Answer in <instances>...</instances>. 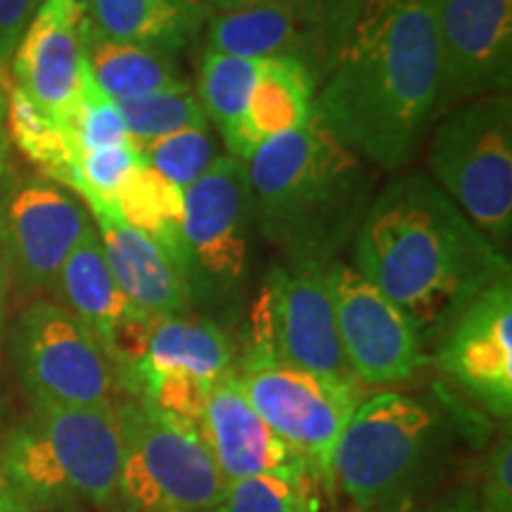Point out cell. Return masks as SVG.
Segmentation results:
<instances>
[{"label": "cell", "instance_id": "cell-1", "mask_svg": "<svg viewBox=\"0 0 512 512\" xmlns=\"http://www.w3.org/2000/svg\"><path fill=\"white\" fill-rule=\"evenodd\" d=\"M313 119L382 169L413 157L441 93L437 0H358Z\"/></svg>", "mask_w": 512, "mask_h": 512}, {"label": "cell", "instance_id": "cell-2", "mask_svg": "<svg viewBox=\"0 0 512 512\" xmlns=\"http://www.w3.org/2000/svg\"><path fill=\"white\" fill-rule=\"evenodd\" d=\"M354 259L356 271L399 306L420 337L510 275L501 249L425 174L396 178L368 204Z\"/></svg>", "mask_w": 512, "mask_h": 512}, {"label": "cell", "instance_id": "cell-3", "mask_svg": "<svg viewBox=\"0 0 512 512\" xmlns=\"http://www.w3.org/2000/svg\"><path fill=\"white\" fill-rule=\"evenodd\" d=\"M245 169L254 226L290 256V264H330L370 204L363 159L313 117L261 143Z\"/></svg>", "mask_w": 512, "mask_h": 512}, {"label": "cell", "instance_id": "cell-4", "mask_svg": "<svg viewBox=\"0 0 512 512\" xmlns=\"http://www.w3.org/2000/svg\"><path fill=\"white\" fill-rule=\"evenodd\" d=\"M124 437L117 403L95 408L34 401L0 453V479L34 508L117 501Z\"/></svg>", "mask_w": 512, "mask_h": 512}, {"label": "cell", "instance_id": "cell-5", "mask_svg": "<svg viewBox=\"0 0 512 512\" xmlns=\"http://www.w3.org/2000/svg\"><path fill=\"white\" fill-rule=\"evenodd\" d=\"M432 181L494 245L512 235V100L491 93L453 107L430 145Z\"/></svg>", "mask_w": 512, "mask_h": 512}, {"label": "cell", "instance_id": "cell-6", "mask_svg": "<svg viewBox=\"0 0 512 512\" xmlns=\"http://www.w3.org/2000/svg\"><path fill=\"white\" fill-rule=\"evenodd\" d=\"M124 453L117 501L128 512H211L221 501L219 467L200 427L128 396L117 401Z\"/></svg>", "mask_w": 512, "mask_h": 512}, {"label": "cell", "instance_id": "cell-7", "mask_svg": "<svg viewBox=\"0 0 512 512\" xmlns=\"http://www.w3.org/2000/svg\"><path fill=\"white\" fill-rule=\"evenodd\" d=\"M437 413L425 401L382 392L356 406L330 463V479L363 510L384 508L425 463Z\"/></svg>", "mask_w": 512, "mask_h": 512}, {"label": "cell", "instance_id": "cell-8", "mask_svg": "<svg viewBox=\"0 0 512 512\" xmlns=\"http://www.w3.org/2000/svg\"><path fill=\"white\" fill-rule=\"evenodd\" d=\"M245 351L361 387L339 342L328 264L299 261L268 271L249 316Z\"/></svg>", "mask_w": 512, "mask_h": 512}, {"label": "cell", "instance_id": "cell-9", "mask_svg": "<svg viewBox=\"0 0 512 512\" xmlns=\"http://www.w3.org/2000/svg\"><path fill=\"white\" fill-rule=\"evenodd\" d=\"M183 273L190 299L228 304L240 299L249 275L252 192L245 162L221 155L183 190Z\"/></svg>", "mask_w": 512, "mask_h": 512}, {"label": "cell", "instance_id": "cell-10", "mask_svg": "<svg viewBox=\"0 0 512 512\" xmlns=\"http://www.w3.org/2000/svg\"><path fill=\"white\" fill-rule=\"evenodd\" d=\"M233 375L275 437L304 460L313 477L330 479L332 453L363 401V387L325 380L247 351L233 366Z\"/></svg>", "mask_w": 512, "mask_h": 512}, {"label": "cell", "instance_id": "cell-11", "mask_svg": "<svg viewBox=\"0 0 512 512\" xmlns=\"http://www.w3.org/2000/svg\"><path fill=\"white\" fill-rule=\"evenodd\" d=\"M15 358L38 403L74 408L117 403L121 387L110 354L62 304L43 299L19 316Z\"/></svg>", "mask_w": 512, "mask_h": 512}, {"label": "cell", "instance_id": "cell-12", "mask_svg": "<svg viewBox=\"0 0 512 512\" xmlns=\"http://www.w3.org/2000/svg\"><path fill=\"white\" fill-rule=\"evenodd\" d=\"M88 226L86 207L46 176L10 178L0 188V259L24 290H55Z\"/></svg>", "mask_w": 512, "mask_h": 512}, {"label": "cell", "instance_id": "cell-13", "mask_svg": "<svg viewBox=\"0 0 512 512\" xmlns=\"http://www.w3.org/2000/svg\"><path fill=\"white\" fill-rule=\"evenodd\" d=\"M358 0H266L252 8L216 12L207 50L252 60L292 57L323 76L342 41Z\"/></svg>", "mask_w": 512, "mask_h": 512}, {"label": "cell", "instance_id": "cell-14", "mask_svg": "<svg viewBox=\"0 0 512 512\" xmlns=\"http://www.w3.org/2000/svg\"><path fill=\"white\" fill-rule=\"evenodd\" d=\"M328 280L339 342L361 387H389L413 380L425 363L422 337L354 266L330 261Z\"/></svg>", "mask_w": 512, "mask_h": 512}, {"label": "cell", "instance_id": "cell-15", "mask_svg": "<svg viewBox=\"0 0 512 512\" xmlns=\"http://www.w3.org/2000/svg\"><path fill=\"white\" fill-rule=\"evenodd\" d=\"M441 93L437 112L510 93L512 0H437Z\"/></svg>", "mask_w": 512, "mask_h": 512}, {"label": "cell", "instance_id": "cell-16", "mask_svg": "<svg viewBox=\"0 0 512 512\" xmlns=\"http://www.w3.org/2000/svg\"><path fill=\"white\" fill-rule=\"evenodd\" d=\"M441 373L498 418L512 411L510 275L477 294L451 323L437 351Z\"/></svg>", "mask_w": 512, "mask_h": 512}, {"label": "cell", "instance_id": "cell-17", "mask_svg": "<svg viewBox=\"0 0 512 512\" xmlns=\"http://www.w3.org/2000/svg\"><path fill=\"white\" fill-rule=\"evenodd\" d=\"M88 15L72 0H43L12 55V83L67 133L86 81ZM69 138V136H67Z\"/></svg>", "mask_w": 512, "mask_h": 512}, {"label": "cell", "instance_id": "cell-18", "mask_svg": "<svg viewBox=\"0 0 512 512\" xmlns=\"http://www.w3.org/2000/svg\"><path fill=\"white\" fill-rule=\"evenodd\" d=\"M200 434L223 482L302 467L309 470L304 460L283 439L275 437L271 427L254 411L233 370L211 387Z\"/></svg>", "mask_w": 512, "mask_h": 512}, {"label": "cell", "instance_id": "cell-19", "mask_svg": "<svg viewBox=\"0 0 512 512\" xmlns=\"http://www.w3.org/2000/svg\"><path fill=\"white\" fill-rule=\"evenodd\" d=\"M93 221L110 271L128 302L152 318L183 316L192 299L181 266L169 252L121 216L95 214Z\"/></svg>", "mask_w": 512, "mask_h": 512}, {"label": "cell", "instance_id": "cell-20", "mask_svg": "<svg viewBox=\"0 0 512 512\" xmlns=\"http://www.w3.org/2000/svg\"><path fill=\"white\" fill-rule=\"evenodd\" d=\"M316 81L309 69L292 57H268L261 67L245 119L228 155L245 159L266 140L297 131L313 117Z\"/></svg>", "mask_w": 512, "mask_h": 512}, {"label": "cell", "instance_id": "cell-21", "mask_svg": "<svg viewBox=\"0 0 512 512\" xmlns=\"http://www.w3.org/2000/svg\"><path fill=\"white\" fill-rule=\"evenodd\" d=\"M53 292L60 294L64 309L79 318L100 339L102 347H107L121 323L140 313L119 290L95 223L88 226L79 245L67 256Z\"/></svg>", "mask_w": 512, "mask_h": 512}, {"label": "cell", "instance_id": "cell-22", "mask_svg": "<svg viewBox=\"0 0 512 512\" xmlns=\"http://www.w3.org/2000/svg\"><path fill=\"white\" fill-rule=\"evenodd\" d=\"M233 366L235 349L226 332L207 318H188L183 313L155 318L143 361L131 370H176L216 384Z\"/></svg>", "mask_w": 512, "mask_h": 512}, {"label": "cell", "instance_id": "cell-23", "mask_svg": "<svg viewBox=\"0 0 512 512\" xmlns=\"http://www.w3.org/2000/svg\"><path fill=\"white\" fill-rule=\"evenodd\" d=\"M88 74L114 102L143 98L183 83L171 53L136 43H117L86 34Z\"/></svg>", "mask_w": 512, "mask_h": 512}, {"label": "cell", "instance_id": "cell-24", "mask_svg": "<svg viewBox=\"0 0 512 512\" xmlns=\"http://www.w3.org/2000/svg\"><path fill=\"white\" fill-rule=\"evenodd\" d=\"M192 27L185 0H91L86 34L174 53Z\"/></svg>", "mask_w": 512, "mask_h": 512}, {"label": "cell", "instance_id": "cell-25", "mask_svg": "<svg viewBox=\"0 0 512 512\" xmlns=\"http://www.w3.org/2000/svg\"><path fill=\"white\" fill-rule=\"evenodd\" d=\"M183 209V190L166 181L143 159L117 195L121 221H126L140 233L150 235L157 245H162L169 252L171 259L181 266V271L185 259Z\"/></svg>", "mask_w": 512, "mask_h": 512}, {"label": "cell", "instance_id": "cell-26", "mask_svg": "<svg viewBox=\"0 0 512 512\" xmlns=\"http://www.w3.org/2000/svg\"><path fill=\"white\" fill-rule=\"evenodd\" d=\"M264 60L207 50L200 67V102L209 124L219 128L228 152L245 119L249 98L259 81Z\"/></svg>", "mask_w": 512, "mask_h": 512}, {"label": "cell", "instance_id": "cell-27", "mask_svg": "<svg viewBox=\"0 0 512 512\" xmlns=\"http://www.w3.org/2000/svg\"><path fill=\"white\" fill-rule=\"evenodd\" d=\"M8 138L46 178L69 188L76 155L67 133L27 93L19 91L15 83L8 93Z\"/></svg>", "mask_w": 512, "mask_h": 512}, {"label": "cell", "instance_id": "cell-28", "mask_svg": "<svg viewBox=\"0 0 512 512\" xmlns=\"http://www.w3.org/2000/svg\"><path fill=\"white\" fill-rule=\"evenodd\" d=\"M126 136L136 150L152 140L183 131V128L211 126L195 88L188 81L166 91L143 95V98L119 102Z\"/></svg>", "mask_w": 512, "mask_h": 512}, {"label": "cell", "instance_id": "cell-29", "mask_svg": "<svg viewBox=\"0 0 512 512\" xmlns=\"http://www.w3.org/2000/svg\"><path fill=\"white\" fill-rule=\"evenodd\" d=\"M140 164V152L131 143H117L83 152L76 159L69 190L88 204L91 214L119 216L117 195Z\"/></svg>", "mask_w": 512, "mask_h": 512}, {"label": "cell", "instance_id": "cell-30", "mask_svg": "<svg viewBox=\"0 0 512 512\" xmlns=\"http://www.w3.org/2000/svg\"><path fill=\"white\" fill-rule=\"evenodd\" d=\"M138 152L147 166H152L157 174H162L166 181L181 190L200 181L221 157L211 126L183 128V131L152 140Z\"/></svg>", "mask_w": 512, "mask_h": 512}, {"label": "cell", "instance_id": "cell-31", "mask_svg": "<svg viewBox=\"0 0 512 512\" xmlns=\"http://www.w3.org/2000/svg\"><path fill=\"white\" fill-rule=\"evenodd\" d=\"M311 486L313 475L304 467L233 479L211 512H294Z\"/></svg>", "mask_w": 512, "mask_h": 512}, {"label": "cell", "instance_id": "cell-32", "mask_svg": "<svg viewBox=\"0 0 512 512\" xmlns=\"http://www.w3.org/2000/svg\"><path fill=\"white\" fill-rule=\"evenodd\" d=\"M67 136L74 147L76 159L83 152H93L100 150V147H110L117 143H128L119 102H114L105 93H100L88 72L86 81H83L81 100L67 126Z\"/></svg>", "mask_w": 512, "mask_h": 512}, {"label": "cell", "instance_id": "cell-33", "mask_svg": "<svg viewBox=\"0 0 512 512\" xmlns=\"http://www.w3.org/2000/svg\"><path fill=\"white\" fill-rule=\"evenodd\" d=\"M510 439L505 437L498 441L491 451L489 463H486V479H484V501L491 512H510L512 508V467H510Z\"/></svg>", "mask_w": 512, "mask_h": 512}, {"label": "cell", "instance_id": "cell-34", "mask_svg": "<svg viewBox=\"0 0 512 512\" xmlns=\"http://www.w3.org/2000/svg\"><path fill=\"white\" fill-rule=\"evenodd\" d=\"M43 0H0V64L10 67L19 38L24 36L29 22Z\"/></svg>", "mask_w": 512, "mask_h": 512}, {"label": "cell", "instance_id": "cell-35", "mask_svg": "<svg viewBox=\"0 0 512 512\" xmlns=\"http://www.w3.org/2000/svg\"><path fill=\"white\" fill-rule=\"evenodd\" d=\"M12 86V76L8 67L0 64V181L8 176L10 159V138H8V93Z\"/></svg>", "mask_w": 512, "mask_h": 512}, {"label": "cell", "instance_id": "cell-36", "mask_svg": "<svg viewBox=\"0 0 512 512\" xmlns=\"http://www.w3.org/2000/svg\"><path fill=\"white\" fill-rule=\"evenodd\" d=\"M0 512H31L29 505L24 503L3 479H0Z\"/></svg>", "mask_w": 512, "mask_h": 512}, {"label": "cell", "instance_id": "cell-37", "mask_svg": "<svg viewBox=\"0 0 512 512\" xmlns=\"http://www.w3.org/2000/svg\"><path fill=\"white\" fill-rule=\"evenodd\" d=\"M266 3V0H209V5L216 12H230V10H242V8H252V5Z\"/></svg>", "mask_w": 512, "mask_h": 512}, {"label": "cell", "instance_id": "cell-38", "mask_svg": "<svg viewBox=\"0 0 512 512\" xmlns=\"http://www.w3.org/2000/svg\"><path fill=\"white\" fill-rule=\"evenodd\" d=\"M5 290H8V271H5L3 259H0V332H3L5 318Z\"/></svg>", "mask_w": 512, "mask_h": 512}, {"label": "cell", "instance_id": "cell-39", "mask_svg": "<svg viewBox=\"0 0 512 512\" xmlns=\"http://www.w3.org/2000/svg\"><path fill=\"white\" fill-rule=\"evenodd\" d=\"M294 512H318V508H316V494H313V486L302 496V501L297 503V508H294Z\"/></svg>", "mask_w": 512, "mask_h": 512}, {"label": "cell", "instance_id": "cell-40", "mask_svg": "<svg viewBox=\"0 0 512 512\" xmlns=\"http://www.w3.org/2000/svg\"><path fill=\"white\" fill-rule=\"evenodd\" d=\"M434 512H491V510L489 508H475V505L460 503V505H446V508L434 510Z\"/></svg>", "mask_w": 512, "mask_h": 512}, {"label": "cell", "instance_id": "cell-41", "mask_svg": "<svg viewBox=\"0 0 512 512\" xmlns=\"http://www.w3.org/2000/svg\"><path fill=\"white\" fill-rule=\"evenodd\" d=\"M72 3H74L76 8H79L81 12H86V15H88V8H91V0H72Z\"/></svg>", "mask_w": 512, "mask_h": 512}]
</instances>
